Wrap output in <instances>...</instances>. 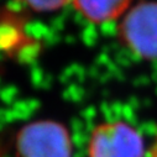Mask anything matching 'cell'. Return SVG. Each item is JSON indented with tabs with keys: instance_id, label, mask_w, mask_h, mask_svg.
Here are the masks:
<instances>
[{
	"instance_id": "1",
	"label": "cell",
	"mask_w": 157,
	"mask_h": 157,
	"mask_svg": "<svg viewBox=\"0 0 157 157\" xmlns=\"http://www.w3.org/2000/svg\"><path fill=\"white\" fill-rule=\"evenodd\" d=\"M19 157H72L68 130L58 121L37 120L24 125L15 136Z\"/></svg>"
},
{
	"instance_id": "2",
	"label": "cell",
	"mask_w": 157,
	"mask_h": 157,
	"mask_svg": "<svg viewBox=\"0 0 157 157\" xmlns=\"http://www.w3.org/2000/svg\"><path fill=\"white\" fill-rule=\"evenodd\" d=\"M120 41L144 59H157V2L144 0L130 8L117 27Z\"/></svg>"
},
{
	"instance_id": "3",
	"label": "cell",
	"mask_w": 157,
	"mask_h": 157,
	"mask_svg": "<svg viewBox=\"0 0 157 157\" xmlns=\"http://www.w3.org/2000/svg\"><path fill=\"white\" fill-rule=\"evenodd\" d=\"M141 134L125 121H108L94 128L88 142V157H144Z\"/></svg>"
},
{
	"instance_id": "4",
	"label": "cell",
	"mask_w": 157,
	"mask_h": 157,
	"mask_svg": "<svg viewBox=\"0 0 157 157\" xmlns=\"http://www.w3.org/2000/svg\"><path fill=\"white\" fill-rule=\"evenodd\" d=\"M132 0H73V5L88 21L104 24L126 14Z\"/></svg>"
},
{
	"instance_id": "5",
	"label": "cell",
	"mask_w": 157,
	"mask_h": 157,
	"mask_svg": "<svg viewBox=\"0 0 157 157\" xmlns=\"http://www.w3.org/2000/svg\"><path fill=\"white\" fill-rule=\"evenodd\" d=\"M19 2L36 13H51L68 5L73 0H19Z\"/></svg>"
}]
</instances>
